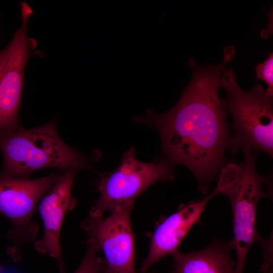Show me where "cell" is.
I'll use <instances>...</instances> for the list:
<instances>
[{"mask_svg":"<svg viewBox=\"0 0 273 273\" xmlns=\"http://www.w3.org/2000/svg\"><path fill=\"white\" fill-rule=\"evenodd\" d=\"M257 73L256 78L264 81L267 85L266 92L273 96V53L269 54L263 62L258 64L255 67Z\"/></svg>","mask_w":273,"mask_h":273,"instance_id":"cell-13","label":"cell"},{"mask_svg":"<svg viewBox=\"0 0 273 273\" xmlns=\"http://www.w3.org/2000/svg\"><path fill=\"white\" fill-rule=\"evenodd\" d=\"M78 169L70 168L63 173L39 201L37 209L44 226L42 238L34 244L40 253L56 259L60 273H65V267L61 255L60 233L66 213L72 210L77 201L71 196V190Z\"/></svg>","mask_w":273,"mask_h":273,"instance_id":"cell-9","label":"cell"},{"mask_svg":"<svg viewBox=\"0 0 273 273\" xmlns=\"http://www.w3.org/2000/svg\"><path fill=\"white\" fill-rule=\"evenodd\" d=\"M0 149L3 175L28 178L33 171L49 167L63 171L90 168L87 159L60 138L54 120L38 127L0 133Z\"/></svg>","mask_w":273,"mask_h":273,"instance_id":"cell-3","label":"cell"},{"mask_svg":"<svg viewBox=\"0 0 273 273\" xmlns=\"http://www.w3.org/2000/svg\"><path fill=\"white\" fill-rule=\"evenodd\" d=\"M222 74L219 85L227 94L223 103L234 121V130L228 147L230 153L235 155L247 148L256 152L261 151L272 158V96L258 83L247 92L243 90L232 67H225Z\"/></svg>","mask_w":273,"mask_h":273,"instance_id":"cell-4","label":"cell"},{"mask_svg":"<svg viewBox=\"0 0 273 273\" xmlns=\"http://www.w3.org/2000/svg\"><path fill=\"white\" fill-rule=\"evenodd\" d=\"M9 51L8 44L3 50H0V78L8 61Z\"/></svg>","mask_w":273,"mask_h":273,"instance_id":"cell-14","label":"cell"},{"mask_svg":"<svg viewBox=\"0 0 273 273\" xmlns=\"http://www.w3.org/2000/svg\"><path fill=\"white\" fill-rule=\"evenodd\" d=\"M173 166L164 160L143 162L131 148L122 157L113 172L101 176L98 185L100 197L89 212V216L102 217L117 209L133 208L135 199L159 181H172Z\"/></svg>","mask_w":273,"mask_h":273,"instance_id":"cell-6","label":"cell"},{"mask_svg":"<svg viewBox=\"0 0 273 273\" xmlns=\"http://www.w3.org/2000/svg\"><path fill=\"white\" fill-rule=\"evenodd\" d=\"M232 240L215 238L205 248L188 253L179 251L172 256V273H236V261L233 258Z\"/></svg>","mask_w":273,"mask_h":273,"instance_id":"cell-11","label":"cell"},{"mask_svg":"<svg viewBox=\"0 0 273 273\" xmlns=\"http://www.w3.org/2000/svg\"><path fill=\"white\" fill-rule=\"evenodd\" d=\"M3 269L2 267V266H0V273H3Z\"/></svg>","mask_w":273,"mask_h":273,"instance_id":"cell-16","label":"cell"},{"mask_svg":"<svg viewBox=\"0 0 273 273\" xmlns=\"http://www.w3.org/2000/svg\"><path fill=\"white\" fill-rule=\"evenodd\" d=\"M234 55V48L228 46L218 65L201 66L190 58L192 78L175 106L163 113L147 110L145 116L134 119L157 130L163 160L190 169L204 195L224 166L230 136L227 111L218 89L221 74Z\"/></svg>","mask_w":273,"mask_h":273,"instance_id":"cell-1","label":"cell"},{"mask_svg":"<svg viewBox=\"0 0 273 273\" xmlns=\"http://www.w3.org/2000/svg\"><path fill=\"white\" fill-rule=\"evenodd\" d=\"M242 151L244 159L240 165L229 163L221 169L219 175L223 183L220 194L228 197L232 208L236 273H243L247 256L253 244L266 247V242L256 230V214L259 200L270 198L271 194L267 178L257 172L256 153H252L251 149Z\"/></svg>","mask_w":273,"mask_h":273,"instance_id":"cell-2","label":"cell"},{"mask_svg":"<svg viewBox=\"0 0 273 273\" xmlns=\"http://www.w3.org/2000/svg\"><path fill=\"white\" fill-rule=\"evenodd\" d=\"M103 273H111L105 266L104 263L103 269L102 270Z\"/></svg>","mask_w":273,"mask_h":273,"instance_id":"cell-15","label":"cell"},{"mask_svg":"<svg viewBox=\"0 0 273 273\" xmlns=\"http://www.w3.org/2000/svg\"><path fill=\"white\" fill-rule=\"evenodd\" d=\"M132 208L116 209L106 217H90L80 226L88 240L104 253V266L111 273H136L134 237L130 213Z\"/></svg>","mask_w":273,"mask_h":273,"instance_id":"cell-8","label":"cell"},{"mask_svg":"<svg viewBox=\"0 0 273 273\" xmlns=\"http://www.w3.org/2000/svg\"><path fill=\"white\" fill-rule=\"evenodd\" d=\"M99 250L91 241L87 240V248L79 265L73 273H101L104 261L98 255Z\"/></svg>","mask_w":273,"mask_h":273,"instance_id":"cell-12","label":"cell"},{"mask_svg":"<svg viewBox=\"0 0 273 273\" xmlns=\"http://www.w3.org/2000/svg\"><path fill=\"white\" fill-rule=\"evenodd\" d=\"M221 185L218 181L212 192L201 200L181 205L158 225L151 237L148 254L141 265L143 272L147 271L162 258L172 255L178 250L180 244L199 220L208 202L220 194Z\"/></svg>","mask_w":273,"mask_h":273,"instance_id":"cell-10","label":"cell"},{"mask_svg":"<svg viewBox=\"0 0 273 273\" xmlns=\"http://www.w3.org/2000/svg\"><path fill=\"white\" fill-rule=\"evenodd\" d=\"M60 174L53 173L35 179L0 175V213L12 224L7 234L11 242L7 253L14 261H20L22 247L35 241L39 226L33 221V215Z\"/></svg>","mask_w":273,"mask_h":273,"instance_id":"cell-5","label":"cell"},{"mask_svg":"<svg viewBox=\"0 0 273 273\" xmlns=\"http://www.w3.org/2000/svg\"><path fill=\"white\" fill-rule=\"evenodd\" d=\"M20 8L21 24L8 44L9 56L0 78V133L21 128L19 110L24 69L36 46L27 33L32 9L25 2Z\"/></svg>","mask_w":273,"mask_h":273,"instance_id":"cell-7","label":"cell"}]
</instances>
